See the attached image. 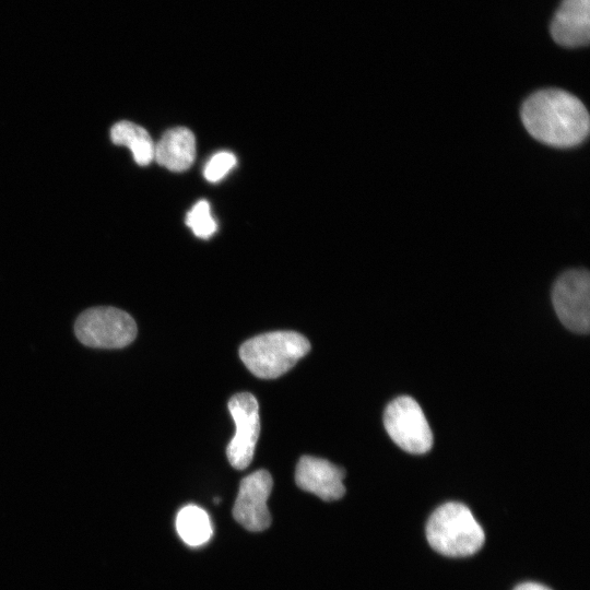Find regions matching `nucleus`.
<instances>
[{
  "instance_id": "nucleus-8",
  "label": "nucleus",
  "mask_w": 590,
  "mask_h": 590,
  "mask_svg": "<svg viewBox=\"0 0 590 590\" xmlns=\"http://www.w3.org/2000/svg\"><path fill=\"white\" fill-rule=\"evenodd\" d=\"M272 485L271 474L267 470H258L241 480L233 516L247 530L258 532L269 528L271 516L267 502Z\"/></svg>"
},
{
  "instance_id": "nucleus-15",
  "label": "nucleus",
  "mask_w": 590,
  "mask_h": 590,
  "mask_svg": "<svg viewBox=\"0 0 590 590\" xmlns=\"http://www.w3.org/2000/svg\"><path fill=\"white\" fill-rule=\"evenodd\" d=\"M236 162V156L231 152L222 151L214 154L204 167V178L211 182L223 179L234 168Z\"/></svg>"
},
{
  "instance_id": "nucleus-11",
  "label": "nucleus",
  "mask_w": 590,
  "mask_h": 590,
  "mask_svg": "<svg viewBox=\"0 0 590 590\" xmlns=\"http://www.w3.org/2000/svg\"><path fill=\"white\" fill-rule=\"evenodd\" d=\"M196 157V139L185 127L167 130L154 146V161L173 172L188 169Z\"/></svg>"
},
{
  "instance_id": "nucleus-1",
  "label": "nucleus",
  "mask_w": 590,
  "mask_h": 590,
  "mask_svg": "<svg viewBox=\"0 0 590 590\" xmlns=\"http://www.w3.org/2000/svg\"><path fill=\"white\" fill-rule=\"evenodd\" d=\"M521 119L534 139L556 148L580 144L590 128L589 114L582 102L558 88L531 94L522 104Z\"/></svg>"
},
{
  "instance_id": "nucleus-13",
  "label": "nucleus",
  "mask_w": 590,
  "mask_h": 590,
  "mask_svg": "<svg viewBox=\"0 0 590 590\" xmlns=\"http://www.w3.org/2000/svg\"><path fill=\"white\" fill-rule=\"evenodd\" d=\"M176 528L181 540L189 546L205 544L213 532L209 515L196 505H187L179 510Z\"/></svg>"
},
{
  "instance_id": "nucleus-14",
  "label": "nucleus",
  "mask_w": 590,
  "mask_h": 590,
  "mask_svg": "<svg viewBox=\"0 0 590 590\" xmlns=\"http://www.w3.org/2000/svg\"><path fill=\"white\" fill-rule=\"evenodd\" d=\"M186 224L199 238L206 239L216 231V222L212 217L208 201H198L187 213Z\"/></svg>"
},
{
  "instance_id": "nucleus-5",
  "label": "nucleus",
  "mask_w": 590,
  "mask_h": 590,
  "mask_svg": "<svg viewBox=\"0 0 590 590\" xmlns=\"http://www.w3.org/2000/svg\"><path fill=\"white\" fill-rule=\"evenodd\" d=\"M390 438L404 451L422 455L433 446V433L420 404L409 396L392 400L384 413Z\"/></svg>"
},
{
  "instance_id": "nucleus-16",
  "label": "nucleus",
  "mask_w": 590,
  "mask_h": 590,
  "mask_svg": "<svg viewBox=\"0 0 590 590\" xmlns=\"http://www.w3.org/2000/svg\"><path fill=\"white\" fill-rule=\"evenodd\" d=\"M514 590H551V589L541 583L529 581V582L520 583Z\"/></svg>"
},
{
  "instance_id": "nucleus-2",
  "label": "nucleus",
  "mask_w": 590,
  "mask_h": 590,
  "mask_svg": "<svg viewBox=\"0 0 590 590\" xmlns=\"http://www.w3.org/2000/svg\"><path fill=\"white\" fill-rule=\"evenodd\" d=\"M426 538L436 552L449 557H464L483 546L485 533L465 505L449 502L430 515Z\"/></svg>"
},
{
  "instance_id": "nucleus-12",
  "label": "nucleus",
  "mask_w": 590,
  "mask_h": 590,
  "mask_svg": "<svg viewBox=\"0 0 590 590\" xmlns=\"http://www.w3.org/2000/svg\"><path fill=\"white\" fill-rule=\"evenodd\" d=\"M110 139L117 145L127 146L140 166H146L154 161V146L149 132L131 121H119L110 129Z\"/></svg>"
},
{
  "instance_id": "nucleus-3",
  "label": "nucleus",
  "mask_w": 590,
  "mask_h": 590,
  "mask_svg": "<svg viewBox=\"0 0 590 590\" xmlns=\"http://www.w3.org/2000/svg\"><path fill=\"white\" fill-rule=\"evenodd\" d=\"M310 350L309 341L295 331H273L243 343L239 356L255 376L273 379L288 371Z\"/></svg>"
},
{
  "instance_id": "nucleus-9",
  "label": "nucleus",
  "mask_w": 590,
  "mask_h": 590,
  "mask_svg": "<svg viewBox=\"0 0 590 590\" xmlns=\"http://www.w3.org/2000/svg\"><path fill=\"white\" fill-rule=\"evenodd\" d=\"M344 476L342 468L311 456L302 457L295 470L297 486L326 502L340 499L344 495Z\"/></svg>"
},
{
  "instance_id": "nucleus-7",
  "label": "nucleus",
  "mask_w": 590,
  "mask_h": 590,
  "mask_svg": "<svg viewBox=\"0 0 590 590\" xmlns=\"http://www.w3.org/2000/svg\"><path fill=\"white\" fill-rule=\"evenodd\" d=\"M228 410L236 430L226 448V456L233 468L243 470L250 464L259 438V404L251 393L240 392L229 399Z\"/></svg>"
},
{
  "instance_id": "nucleus-10",
  "label": "nucleus",
  "mask_w": 590,
  "mask_h": 590,
  "mask_svg": "<svg viewBox=\"0 0 590 590\" xmlns=\"http://www.w3.org/2000/svg\"><path fill=\"white\" fill-rule=\"evenodd\" d=\"M551 35L558 45L575 48L590 39V0H563L551 23Z\"/></svg>"
},
{
  "instance_id": "nucleus-6",
  "label": "nucleus",
  "mask_w": 590,
  "mask_h": 590,
  "mask_svg": "<svg viewBox=\"0 0 590 590\" xmlns=\"http://www.w3.org/2000/svg\"><path fill=\"white\" fill-rule=\"evenodd\" d=\"M552 303L560 322L570 331L587 333L590 327V276L583 269L568 270L554 283Z\"/></svg>"
},
{
  "instance_id": "nucleus-4",
  "label": "nucleus",
  "mask_w": 590,
  "mask_h": 590,
  "mask_svg": "<svg viewBox=\"0 0 590 590\" xmlns=\"http://www.w3.org/2000/svg\"><path fill=\"white\" fill-rule=\"evenodd\" d=\"M81 343L97 349H120L137 335L134 319L115 307H94L83 311L74 324Z\"/></svg>"
}]
</instances>
